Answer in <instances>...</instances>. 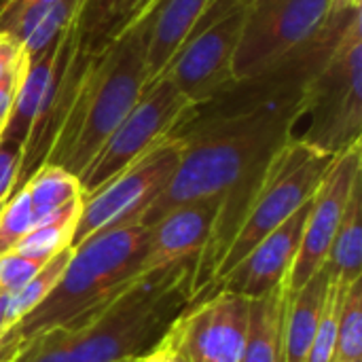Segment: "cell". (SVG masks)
<instances>
[{
    "instance_id": "obj_1",
    "label": "cell",
    "mask_w": 362,
    "mask_h": 362,
    "mask_svg": "<svg viewBox=\"0 0 362 362\" xmlns=\"http://www.w3.org/2000/svg\"><path fill=\"white\" fill-rule=\"evenodd\" d=\"M193 263L140 274L42 333L13 362H119L140 358L191 303Z\"/></svg>"
},
{
    "instance_id": "obj_2",
    "label": "cell",
    "mask_w": 362,
    "mask_h": 362,
    "mask_svg": "<svg viewBox=\"0 0 362 362\" xmlns=\"http://www.w3.org/2000/svg\"><path fill=\"white\" fill-rule=\"evenodd\" d=\"M301 106L259 108L206 121H180L170 138L182 142V157L165 189L140 214L151 227L178 206L216 197L263 168L293 138Z\"/></svg>"
},
{
    "instance_id": "obj_3",
    "label": "cell",
    "mask_w": 362,
    "mask_h": 362,
    "mask_svg": "<svg viewBox=\"0 0 362 362\" xmlns=\"http://www.w3.org/2000/svg\"><path fill=\"white\" fill-rule=\"evenodd\" d=\"M146 85V25L138 21L100 51L89 53L70 110L45 163L59 165L78 178Z\"/></svg>"
},
{
    "instance_id": "obj_4",
    "label": "cell",
    "mask_w": 362,
    "mask_h": 362,
    "mask_svg": "<svg viewBox=\"0 0 362 362\" xmlns=\"http://www.w3.org/2000/svg\"><path fill=\"white\" fill-rule=\"evenodd\" d=\"M148 235L151 227L127 225L102 231L72 248L70 263L49 297L0 335V362H13L30 341L140 276Z\"/></svg>"
},
{
    "instance_id": "obj_5",
    "label": "cell",
    "mask_w": 362,
    "mask_h": 362,
    "mask_svg": "<svg viewBox=\"0 0 362 362\" xmlns=\"http://www.w3.org/2000/svg\"><path fill=\"white\" fill-rule=\"evenodd\" d=\"M293 132L295 140L333 157L362 142V8L308 83Z\"/></svg>"
},
{
    "instance_id": "obj_6",
    "label": "cell",
    "mask_w": 362,
    "mask_h": 362,
    "mask_svg": "<svg viewBox=\"0 0 362 362\" xmlns=\"http://www.w3.org/2000/svg\"><path fill=\"white\" fill-rule=\"evenodd\" d=\"M333 159V155H325L295 138H291L284 146L276 151V155L265 168V176L252 202V208L242 227L238 229L233 242L229 244L208 293L263 238H267L274 229H278L288 216H293L303 204L314 197Z\"/></svg>"
},
{
    "instance_id": "obj_7",
    "label": "cell",
    "mask_w": 362,
    "mask_h": 362,
    "mask_svg": "<svg viewBox=\"0 0 362 362\" xmlns=\"http://www.w3.org/2000/svg\"><path fill=\"white\" fill-rule=\"evenodd\" d=\"M248 0H212L197 28L163 70V78L189 100L204 104L233 83V59L246 19Z\"/></svg>"
},
{
    "instance_id": "obj_8",
    "label": "cell",
    "mask_w": 362,
    "mask_h": 362,
    "mask_svg": "<svg viewBox=\"0 0 362 362\" xmlns=\"http://www.w3.org/2000/svg\"><path fill=\"white\" fill-rule=\"evenodd\" d=\"M180 157L182 142L168 136L95 193L85 195L70 248L81 246L102 231L138 225L140 214L172 180Z\"/></svg>"
},
{
    "instance_id": "obj_9",
    "label": "cell",
    "mask_w": 362,
    "mask_h": 362,
    "mask_svg": "<svg viewBox=\"0 0 362 362\" xmlns=\"http://www.w3.org/2000/svg\"><path fill=\"white\" fill-rule=\"evenodd\" d=\"M189 106V100L174 87L172 81L159 76L148 83L140 100L78 176L83 197L95 193L110 178L165 140Z\"/></svg>"
},
{
    "instance_id": "obj_10",
    "label": "cell",
    "mask_w": 362,
    "mask_h": 362,
    "mask_svg": "<svg viewBox=\"0 0 362 362\" xmlns=\"http://www.w3.org/2000/svg\"><path fill=\"white\" fill-rule=\"evenodd\" d=\"M335 0H248L233 59L235 81L248 78L312 38Z\"/></svg>"
},
{
    "instance_id": "obj_11",
    "label": "cell",
    "mask_w": 362,
    "mask_h": 362,
    "mask_svg": "<svg viewBox=\"0 0 362 362\" xmlns=\"http://www.w3.org/2000/svg\"><path fill=\"white\" fill-rule=\"evenodd\" d=\"M358 180H362V142L333 159L310 202L301 246L284 280L288 295L301 291L318 272L325 269L350 193Z\"/></svg>"
},
{
    "instance_id": "obj_12",
    "label": "cell",
    "mask_w": 362,
    "mask_h": 362,
    "mask_svg": "<svg viewBox=\"0 0 362 362\" xmlns=\"http://www.w3.org/2000/svg\"><path fill=\"white\" fill-rule=\"evenodd\" d=\"M248 327V299L216 291L189 303L165 337L189 362H240Z\"/></svg>"
},
{
    "instance_id": "obj_13",
    "label": "cell",
    "mask_w": 362,
    "mask_h": 362,
    "mask_svg": "<svg viewBox=\"0 0 362 362\" xmlns=\"http://www.w3.org/2000/svg\"><path fill=\"white\" fill-rule=\"evenodd\" d=\"M310 202L303 204L267 238H263L221 282L214 284L208 295L223 291L250 301L261 299L282 286L301 246L305 221L310 214Z\"/></svg>"
},
{
    "instance_id": "obj_14",
    "label": "cell",
    "mask_w": 362,
    "mask_h": 362,
    "mask_svg": "<svg viewBox=\"0 0 362 362\" xmlns=\"http://www.w3.org/2000/svg\"><path fill=\"white\" fill-rule=\"evenodd\" d=\"M221 197L223 195L178 206L151 225L148 246L142 257V274L195 261L218 214Z\"/></svg>"
},
{
    "instance_id": "obj_15",
    "label": "cell",
    "mask_w": 362,
    "mask_h": 362,
    "mask_svg": "<svg viewBox=\"0 0 362 362\" xmlns=\"http://www.w3.org/2000/svg\"><path fill=\"white\" fill-rule=\"evenodd\" d=\"M210 4L212 0H157L153 8L140 19L146 25L148 83L163 74Z\"/></svg>"
},
{
    "instance_id": "obj_16",
    "label": "cell",
    "mask_w": 362,
    "mask_h": 362,
    "mask_svg": "<svg viewBox=\"0 0 362 362\" xmlns=\"http://www.w3.org/2000/svg\"><path fill=\"white\" fill-rule=\"evenodd\" d=\"M59 36L49 47H45L42 51L25 55L23 76H21V83H19L13 108L8 112V119H6V123L2 127V134H0L2 140H11V142L19 144L21 148H23L28 136H30L34 119L38 117L45 100H47L49 85H51L53 62H55V55H57Z\"/></svg>"
},
{
    "instance_id": "obj_17",
    "label": "cell",
    "mask_w": 362,
    "mask_h": 362,
    "mask_svg": "<svg viewBox=\"0 0 362 362\" xmlns=\"http://www.w3.org/2000/svg\"><path fill=\"white\" fill-rule=\"evenodd\" d=\"M288 293L282 286L248 301V327L240 362H284Z\"/></svg>"
},
{
    "instance_id": "obj_18",
    "label": "cell",
    "mask_w": 362,
    "mask_h": 362,
    "mask_svg": "<svg viewBox=\"0 0 362 362\" xmlns=\"http://www.w3.org/2000/svg\"><path fill=\"white\" fill-rule=\"evenodd\" d=\"M329 280L331 276L325 265V269L318 272L301 291L288 295L284 322V362H305L308 358L322 314Z\"/></svg>"
},
{
    "instance_id": "obj_19",
    "label": "cell",
    "mask_w": 362,
    "mask_h": 362,
    "mask_svg": "<svg viewBox=\"0 0 362 362\" xmlns=\"http://www.w3.org/2000/svg\"><path fill=\"white\" fill-rule=\"evenodd\" d=\"M327 269L331 278L346 284L362 276V180L354 185L350 193L327 259Z\"/></svg>"
},
{
    "instance_id": "obj_20",
    "label": "cell",
    "mask_w": 362,
    "mask_h": 362,
    "mask_svg": "<svg viewBox=\"0 0 362 362\" xmlns=\"http://www.w3.org/2000/svg\"><path fill=\"white\" fill-rule=\"evenodd\" d=\"M81 210H83V195L49 212L47 216L38 218L15 250L30 259L49 261L59 250L70 248V240L78 223Z\"/></svg>"
},
{
    "instance_id": "obj_21",
    "label": "cell",
    "mask_w": 362,
    "mask_h": 362,
    "mask_svg": "<svg viewBox=\"0 0 362 362\" xmlns=\"http://www.w3.org/2000/svg\"><path fill=\"white\" fill-rule=\"evenodd\" d=\"M70 257H72V248L59 250L17 293L6 295V299H4V331L11 329L13 325H17L23 316H28L34 308H38L49 297V293L62 280V276L70 263Z\"/></svg>"
},
{
    "instance_id": "obj_22",
    "label": "cell",
    "mask_w": 362,
    "mask_h": 362,
    "mask_svg": "<svg viewBox=\"0 0 362 362\" xmlns=\"http://www.w3.org/2000/svg\"><path fill=\"white\" fill-rule=\"evenodd\" d=\"M21 189H25L30 195L34 223L83 195L78 178L66 172L64 168L51 165V163L40 165Z\"/></svg>"
},
{
    "instance_id": "obj_23",
    "label": "cell",
    "mask_w": 362,
    "mask_h": 362,
    "mask_svg": "<svg viewBox=\"0 0 362 362\" xmlns=\"http://www.w3.org/2000/svg\"><path fill=\"white\" fill-rule=\"evenodd\" d=\"M362 358V276L346 286L337 318L335 361L352 362Z\"/></svg>"
},
{
    "instance_id": "obj_24",
    "label": "cell",
    "mask_w": 362,
    "mask_h": 362,
    "mask_svg": "<svg viewBox=\"0 0 362 362\" xmlns=\"http://www.w3.org/2000/svg\"><path fill=\"white\" fill-rule=\"evenodd\" d=\"M331 276V274H329ZM346 282L331 278L322 314L318 320V329L314 335V341L310 346V354L305 362H333L335 361V346H337V318L341 310V301L346 295Z\"/></svg>"
},
{
    "instance_id": "obj_25",
    "label": "cell",
    "mask_w": 362,
    "mask_h": 362,
    "mask_svg": "<svg viewBox=\"0 0 362 362\" xmlns=\"http://www.w3.org/2000/svg\"><path fill=\"white\" fill-rule=\"evenodd\" d=\"M34 227V212L25 189L15 191L0 208V257L13 252Z\"/></svg>"
},
{
    "instance_id": "obj_26",
    "label": "cell",
    "mask_w": 362,
    "mask_h": 362,
    "mask_svg": "<svg viewBox=\"0 0 362 362\" xmlns=\"http://www.w3.org/2000/svg\"><path fill=\"white\" fill-rule=\"evenodd\" d=\"M45 263L47 261L23 257L17 250L2 255L0 257V291H2V295L17 293L30 278H34L40 272V267Z\"/></svg>"
},
{
    "instance_id": "obj_27",
    "label": "cell",
    "mask_w": 362,
    "mask_h": 362,
    "mask_svg": "<svg viewBox=\"0 0 362 362\" xmlns=\"http://www.w3.org/2000/svg\"><path fill=\"white\" fill-rule=\"evenodd\" d=\"M21 146L0 138V208L13 195L21 163Z\"/></svg>"
},
{
    "instance_id": "obj_28",
    "label": "cell",
    "mask_w": 362,
    "mask_h": 362,
    "mask_svg": "<svg viewBox=\"0 0 362 362\" xmlns=\"http://www.w3.org/2000/svg\"><path fill=\"white\" fill-rule=\"evenodd\" d=\"M23 68H25V57H23V62L15 70H11L8 74H4L0 78V123L2 125L6 123L8 112L13 108V102H15L19 83H21V76H23Z\"/></svg>"
},
{
    "instance_id": "obj_29",
    "label": "cell",
    "mask_w": 362,
    "mask_h": 362,
    "mask_svg": "<svg viewBox=\"0 0 362 362\" xmlns=\"http://www.w3.org/2000/svg\"><path fill=\"white\" fill-rule=\"evenodd\" d=\"M157 0H123L121 4V11H119V17L115 21V28H112V34H110V40L115 36H119L125 28L134 25L136 21H140L155 4Z\"/></svg>"
},
{
    "instance_id": "obj_30",
    "label": "cell",
    "mask_w": 362,
    "mask_h": 362,
    "mask_svg": "<svg viewBox=\"0 0 362 362\" xmlns=\"http://www.w3.org/2000/svg\"><path fill=\"white\" fill-rule=\"evenodd\" d=\"M23 49L6 34H0V78L23 62Z\"/></svg>"
},
{
    "instance_id": "obj_31",
    "label": "cell",
    "mask_w": 362,
    "mask_h": 362,
    "mask_svg": "<svg viewBox=\"0 0 362 362\" xmlns=\"http://www.w3.org/2000/svg\"><path fill=\"white\" fill-rule=\"evenodd\" d=\"M140 362H189L176 348L174 344L163 335L157 346H153L146 354L140 356Z\"/></svg>"
},
{
    "instance_id": "obj_32",
    "label": "cell",
    "mask_w": 362,
    "mask_h": 362,
    "mask_svg": "<svg viewBox=\"0 0 362 362\" xmlns=\"http://www.w3.org/2000/svg\"><path fill=\"white\" fill-rule=\"evenodd\" d=\"M335 6H362V0H335Z\"/></svg>"
},
{
    "instance_id": "obj_33",
    "label": "cell",
    "mask_w": 362,
    "mask_h": 362,
    "mask_svg": "<svg viewBox=\"0 0 362 362\" xmlns=\"http://www.w3.org/2000/svg\"><path fill=\"white\" fill-rule=\"evenodd\" d=\"M119 362H140V358H125V361H119Z\"/></svg>"
},
{
    "instance_id": "obj_34",
    "label": "cell",
    "mask_w": 362,
    "mask_h": 362,
    "mask_svg": "<svg viewBox=\"0 0 362 362\" xmlns=\"http://www.w3.org/2000/svg\"><path fill=\"white\" fill-rule=\"evenodd\" d=\"M4 2H6V0H0V8H2V4H4Z\"/></svg>"
},
{
    "instance_id": "obj_35",
    "label": "cell",
    "mask_w": 362,
    "mask_h": 362,
    "mask_svg": "<svg viewBox=\"0 0 362 362\" xmlns=\"http://www.w3.org/2000/svg\"><path fill=\"white\" fill-rule=\"evenodd\" d=\"M2 127H4V125H2V123H0V134H2Z\"/></svg>"
},
{
    "instance_id": "obj_36",
    "label": "cell",
    "mask_w": 362,
    "mask_h": 362,
    "mask_svg": "<svg viewBox=\"0 0 362 362\" xmlns=\"http://www.w3.org/2000/svg\"><path fill=\"white\" fill-rule=\"evenodd\" d=\"M352 362H362V358H361V361H352Z\"/></svg>"
},
{
    "instance_id": "obj_37",
    "label": "cell",
    "mask_w": 362,
    "mask_h": 362,
    "mask_svg": "<svg viewBox=\"0 0 362 362\" xmlns=\"http://www.w3.org/2000/svg\"><path fill=\"white\" fill-rule=\"evenodd\" d=\"M0 295H2V291H0Z\"/></svg>"
}]
</instances>
